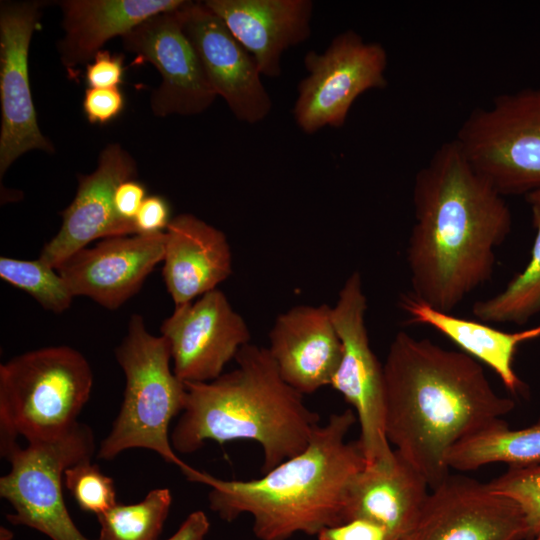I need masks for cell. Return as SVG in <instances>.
<instances>
[{"mask_svg":"<svg viewBox=\"0 0 540 540\" xmlns=\"http://www.w3.org/2000/svg\"><path fill=\"white\" fill-rule=\"evenodd\" d=\"M494 491L512 499L525 517L528 539L540 533V465L508 470L488 483Z\"/></svg>","mask_w":540,"mask_h":540,"instance_id":"obj_29","label":"cell"},{"mask_svg":"<svg viewBox=\"0 0 540 540\" xmlns=\"http://www.w3.org/2000/svg\"><path fill=\"white\" fill-rule=\"evenodd\" d=\"M410 540H528V529L512 499L450 474L429 493Z\"/></svg>","mask_w":540,"mask_h":540,"instance_id":"obj_14","label":"cell"},{"mask_svg":"<svg viewBox=\"0 0 540 540\" xmlns=\"http://www.w3.org/2000/svg\"><path fill=\"white\" fill-rule=\"evenodd\" d=\"M178 10L152 16L121 37L125 51L160 73V85L150 97L157 117L198 115L217 98Z\"/></svg>","mask_w":540,"mask_h":540,"instance_id":"obj_12","label":"cell"},{"mask_svg":"<svg viewBox=\"0 0 540 540\" xmlns=\"http://www.w3.org/2000/svg\"><path fill=\"white\" fill-rule=\"evenodd\" d=\"M115 357L125 375L123 401L97 457L112 460L126 450L142 448L184 471L189 465L174 451L169 425L184 410L187 389L170 367L167 339L149 333L143 317L133 314Z\"/></svg>","mask_w":540,"mask_h":540,"instance_id":"obj_5","label":"cell"},{"mask_svg":"<svg viewBox=\"0 0 540 540\" xmlns=\"http://www.w3.org/2000/svg\"><path fill=\"white\" fill-rule=\"evenodd\" d=\"M504 197L454 139L435 150L413 183L406 252L412 296L452 313L492 278L495 251L512 230Z\"/></svg>","mask_w":540,"mask_h":540,"instance_id":"obj_1","label":"cell"},{"mask_svg":"<svg viewBox=\"0 0 540 540\" xmlns=\"http://www.w3.org/2000/svg\"><path fill=\"white\" fill-rule=\"evenodd\" d=\"M146 197L145 186L135 178L121 182L115 190L113 199L118 217L123 221L134 223Z\"/></svg>","mask_w":540,"mask_h":540,"instance_id":"obj_34","label":"cell"},{"mask_svg":"<svg viewBox=\"0 0 540 540\" xmlns=\"http://www.w3.org/2000/svg\"><path fill=\"white\" fill-rule=\"evenodd\" d=\"M124 59L121 54L101 50L85 65V81L91 88L118 87L124 77Z\"/></svg>","mask_w":540,"mask_h":540,"instance_id":"obj_31","label":"cell"},{"mask_svg":"<svg viewBox=\"0 0 540 540\" xmlns=\"http://www.w3.org/2000/svg\"><path fill=\"white\" fill-rule=\"evenodd\" d=\"M470 164L503 196L540 188V88L505 93L475 108L454 138Z\"/></svg>","mask_w":540,"mask_h":540,"instance_id":"obj_7","label":"cell"},{"mask_svg":"<svg viewBox=\"0 0 540 540\" xmlns=\"http://www.w3.org/2000/svg\"><path fill=\"white\" fill-rule=\"evenodd\" d=\"M366 310L362 277L356 270L344 282L332 307L333 321L342 343V356L330 386L354 409L360 425L358 441L366 464H388L394 458V449L385 430L384 368L370 346Z\"/></svg>","mask_w":540,"mask_h":540,"instance_id":"obj_9","label":"cell"},{"mask_svg":"<svg viewBox=\"0 0 540 540\" xmlns=\"http://www.w3.org/2000/svg\"><path fill=\"white\" fill-rule=\"evenodd\" d=\"M13 533L12 531L1 527L0 540H12Z\"/></svg>","mask_w":540,"mask_h":540,"instance_id":"obj_37","label":"cell"},{"mask_svg":"<svg viewBox=\"0 0 540 540\" xmlns=\"http://www.w3.org/2000/svg\"><path fill=\"white\" fill-rule=\"evenodd\" d=\"M171 504L168 488L153 489L136 503H117L97 516L100 525L97 540H158Z\"/></svg>","mask_w":540,"mask_h":540,"instance_id":"obj_26","label":"cell"},{"mask_svg":"<svg viewBox=\"0 0 540 540\" xmlns=\"http://www.w3.org/2000/svg\"><path fill=\"white\" fill-rule=\"evenodd\" d=\"M160 331L170 345L173 371L184 383L218 378L251 338L247 323L219 289L175 307Z\"/></svg>","mask_w":540,"mask_h":540,"instance_id":"obj_13","label":"cell"},{"mask_svg":"<svg viewBox=\"0 0 540 540\" xmlns=\"http://www.w3.org/2000/svg\"><path fill=\"white\" fill-rule=\"evenodd\" d=\"M184 0H64L60 60L69 76L89 63L110 39L123 37L148 18L179 9Z\"/></svg>","mask_w":540,"mask_h":540,"instance_id":"obj_22","label":"cell"},{"mask_svg":"<svg viewBox=\"0 0 540 540\" xmlns=\"http://www.w3.org/2000/svg\"><path fill=\"white\" fill-rule=\"evenodd\" d=\"M400 305L411 322L434 328L462 352L489 366L511 393L525 392L526 385L514 370V357L522 343L540 338V325L517 332H505L480 321L437 310L412 295L402 296Z\"/></svg>","mask_w":540,"mask_h":540,"instance_id":"obj_23","label":"cell"},{"mask_svg":"<svg viewBox=\"0 0 540 540\" xmlns=\"http://www.w3.org/2000/svg\"><path fill=\"white\" fill-rule=\"evenodd\" d=\"M210 529L207 515L196 510L190 513L179 526L177 531L167 540H205Z\"/></svg>","mask_w":540,"mask_h":540,"instance_id":"obj_35","label":"cell"},{"mask_svg":"<svg viewBox=\"0 0 540 540\" xmlns=\"http://www.w3.org/2000/svg\"><path fill=\"white\" fill-rule=\"evenodd\" d=\"M83 112L91 124L105 125L117 118L125 107V98L119 87L85 90Z\"/></svg>","mask_w":540,"mask_h":540,"instance_id":"obj_30","label":"cell"},{"mask_svg":"<svg viewBox=\"0 0 540 540\" xmlns=\"http://www.w3.org/2000/svg\"><path fill=\"white\" fill-rule=\"evenodd\" d=\"M93 372L69 346L31 350L0 365V449L63 436L90 398Z\"/></svg>","mask_w":540,"mask_h":540,"instance_id":"obj_6","label":"cell"},{"mask_svg":"<svg viewBox=\"0 0 540 540\" xmlns=\"http://www.w3.org/2000/svg\"><path fill=\"white\" fill-rule=\"evenodd\" d=\"M42 7L40 1L0 4L1 177L26 152H54L39 128L29 81V47Z\"/></svg>","mask_w":540,"mask_h":540,"instance_id":"obj_11","label":"cell"},{"mask_svg":"<svg viewBox=\"0 0 540 540\" xmlns=\"http://www.w3.org/2000/svg\"><path fill=\"white\" fill-rule=\"evenodd\" d=\"M163 280L175 307L217 289L232 273L226 235L190 213L172 218L165 231Z\"/></svg>","mask_w":540,"mask_h":540,"instance_id":"obj_21","label":"cell"},{"mask_svg":"<svg viewBox=\"0 0 540 540\" xmlns=\"http://www.w3.org/2000/svg\"><path fill=\"white\" fill-rule=\"evenodd\" d=\"M254 57L262 76L279 77L281 56L310 38L311 0H206Z\"/></svg>","mask_w":540,"mask_h":540,"instance_id":"obj_19","label":"cell"},{"mask_svg":"<svg viewBox=\"0 0 540 540\" xmlns=\"http://www.w3.org/2000/svg\"><path fill=\"white\" fill-rule=\"evenodd\" d=\"M165 232L103 239L67 258L56 270L75 296H86L109 310L136 294L163 261Z\"/></svg>","mask_w":540,"mask_h":540,"instance_id":"obj_17","label":"cell"},{"mask_svg":"<svg viewBox=\"0 0 540 540\" xmlns=\"http://www.w3.org/2000/svg\"><path fill=\"white\" fill-rule=\"evenodd\" d=\"M425 478L396 450L388 464L366 465L352 479L346 497V521L374 522L394 540L409 538L429 496Z\"/></svg>","mask_w":540,"mask_h":540,"instance_id":"obj_20","label":"cell"},{"mask_svg":"<svg viewBox=\"0 0 540 540\" xmlns=\"http://www.w3.org/2000/svg\"><path fill=\"white\" fill-rule=\"evenodd\" d=\"M356 420L351 408L332 413L301 453L260 478L225 480L191 466L182 473L210 487L209 508L222 520L249 514L258 540H288L298 533L317 536L346 522L348 487L366 466L359 441H346Z\"/></svg>","mask_w":540,"mask_h":540,"instance_id":"obj_3","label":"cell"},{"mask_svg":"<svg viewBox=\"0 0 540 540\" xmlns=\"http://www.w3.org/2000/svg\"><path fill=\"white\" fill-rule=\"evenodd\" d=\"M383 368L388 442L431 490L450 475L454 445L515 407L494 391L479 361L404 331L393 338Z\"/></svg>","mask_w":540,"mask_h":540,"instance_id":"obj_2","label":"cell"},{"mask_svg":"<svg viewBox=\"0 0 540 540\" xmlns=\"http://www.w3.org/2000/svg\"><path fill=\"white\" fill-rule=\"evenodd\" d=\"M526 201L530 206L540 207V188L527 194Z\"/></svg>","mask_w":540,"mask_h":540,"instance_id":"obj_36","label":"cell"},{"mask_svg":"<svg viewBox=\"0 0 540 540\" xmlns=\"http://www.w3.org/2000/svg\"><path fill=\"white\" fill-rule=\"evenodd\" d=\"M0 278L5 282L26 291L44 309L62 313L72 303L74 295L58 271L37 260L0 258Z\"/></svg>","mask_w":540,"mask_h":540,"instance_id":"obj_27","label":"cell"},{"mask_svg":"<svg viewBox=\"0 0 540 540\" xmlns=\"http://www.w3.org/2000/svg\"><path fill=\"white\" fill-rule=\"evenodd\" d=\"M178 12L215 94L238 120L248 124L264 120L272 101L254 57L204 1H186Z\"/></svg>","mask_w":540,"mask_h":540,"instance_id":"obj_15","label":"cell"},{"mask_svg":"<svg viewBox=\"0 0 540 540\" xmlns=\"http://www.w3.org/2000/svg\"><path fill=\"white\" fill-rule=\"evenodd\" d=\"M268 351L284 381L311 394L330 385L340 363L342 343L332 307L298 305L278 315L269 332Z\"/></svg>","mask_w":540,"mask_h":540,"instance_id":"obj_18","label":"cell"},{"mask_svg":"<svg viewBox=\"0 0 540 540\" xmlns=\"http://www.w3.org/2000/svg\"><path fill=\"white\" fill-rule=\"evenodd\" d=\"M136 175V163L124 148L116 143L106 146L96 169L78 176L76 195L61 212V227L39 259L56 269L96 239L136 234L134 223L120 219L113 202L117 186Z\"/></svg>","mask_w":540,"mask_h":540,"instance_id":"obj_16","label":"cell"},{"mask_svg":"<svg viewBox=\"0 0 540 540\" xmlns=\"http://www.w3.org/2000/svg\"><path fill=\"white\" fill-rule=\"evenodd\" d=\"M91 459L68 467L64 471V484L81 510L98 516L118 503L117 493L113 479Z\"/></svg>","mask_w":540,"mask_h":540,"instance_id":"obj_28","label":"cell"},{"mask_svg":"<svg viewBox=\"0 0 540 540\" xmlns=\"http://www.w3.org/2000/svg\"><path fill=\"white\" fill-rule=\"evenodd\" d=\"M410 537H411V536H410ZM410 537H409V538H407V539H405V540H410Z\"/></svg>","mask_w":540,"mask_h":540,"instance_id":"obj_39","label":"cell"},{"mask_svg":"<svg viewBox=\"0 0 540 540\" xmlns=\"http://www.w3.org/2000/svg\"><path fill=\"white\" fill-rule=\"evenodd\" d=\"M318 540H394L382 526L365 519H352L324 528Z\"/></svg>","mask_w":540,"mask_h":540,"instance_id":"obj_33","label":"cell"},{"mask_svg":"<svg viewBox=\"0 0 540 540\" xmlns=\"http://www.w3.org/2000/svg\"><path fill=\"white\" fill-rule=\"evenodd\" d=\"M235 361L237 368L212 381L185 383L186 405L170 433L171 445L190 454L208 441H255L266 473L307 447L320 416L284 381L268 348L248 343Z\"/></svg>","mask_w":540,"mask_h":540,"instance_id":"obj_4","label":"cell"},{"mask_svg":"<svg viewBox=\"0 0 540 540\" xmlns=\"http://www.w3.org/2000/svg\"><path fill=\"white\" fill-rule=\"evenodd\" d=\"M304 65L307 75L298 84L292 113L306 134L342 127L360 95L387 86L386 49L353 30L335 36L322 53L308 51Z\"/></svg>","mask_w":540,"mask_h":540,"instance_id":"obj_10","label":"cell"},{"mask_svg":"<svg viewBox=\"0 0 540 540\" xmlns=\"http://www.w3.org/2000/svg\"><path fill=\"white\" fill-rule=\"evenodd\" d=\"M528 540H540V533L536 535L535 537L528 539Z\"/></svg>","mask_w":540,"mask_h":540,"instance_id":"obj_38","label":"cell"},{"mask_svg":"<svg viewBox=\"0 0 540 540\" xmlns=\"http://www.w3.org/2000/svg\"><path fill=\"white\" fill-rule=\"evenodd\" d=\"M171 220V209L168 201L160 195H149L143 201L134 219L136 234L163 233Z\"/></svg>","mask_w":540,"mask_h":540,"instance_id":"obj_32","label":"cell"},{"mask_svg":"<svg viewBox=\"0 0 540 540\" xmlns=\"http://www.w3.org/2000/svg\"><path fill=\"white\" fill-rule=\"evenodd\" d=\"M95 438L92 429L78 423L61 437L17 442L1 449L10 470L0 478V496L14 513L7 514L13 525L33 528L51 540H91L73 522L63 496L64 471L71 465L92 458Z\"/></svg>","mask_w":540,"mask_h":540,"instance_id":"obj_8","label":"cell"},{"mask_svg":"<svg viewBox=\"0 0 540 540\" xmlns=\"http://www.w3.org/2000/svg\"><path fill=\"white\" fill-rule=\"evenodd\" d=\"M491 463H505L509 468L540 465V419L530 427L509 428L500 419L453 446L447 464L457 471H472Z\"/></svg>","mask_w":540,"mask_h":540,"instance_id":"obj_24","label":"cell"},{"mask_svg":"<svg viewBox=\"0 0 540 540\" xmlns=\"http://www.w3.org/2000/svg\"><path fill=\"white\" fill-rule=\"evenodd\" d=\"M530 207L535 229L530 260L501 292L473 304L480 322L523 325L540 312V207Z\"/></svg>","mask_w":540,"mask_h":540,"instance_id":"obj_25","label":"cell"}]
</instances>
